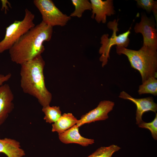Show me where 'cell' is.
<instances>
[{
  "label": "cell",
  "instance_id": "6da1fadb",
  "mask_svg": "<svg viewBox=\"0 0 157 157\" xmlns=\"http://www.w3.org/2000/svg\"><path fill=\"white\" fill-rule=\"evenodd\" d=\"M53 27L42 21L22 35L9 50L12 62L21 65L41 55L45 48L44 42L49 41Z\"/></svg>",
  "mask_w": 157,
  "mask_h": 157
},
{
  "label": "cell",
  "instance_id": "5b68a950",
  "mask_svg": "<svg viewBox=\"0 0 157 157\" xmlns=\"http://www.w3.org/2000/svg\"><path fill=\"white\" fill-rule=\"evenodd\" d=\"M118 19L109 22L108 28L113 30L111 36L108 38V34H104L101 38L100 47L99 53L101 54L99 60L101 62L102 66L104 67L107 63L108 59L110 58L109 53L111 47L114 45L126 48L128 47L130 40L129 36L131 33V28L126 32L117 35V32L119 31L117 28Z\"/></svg>",
  "mask_w": 157,
  "mask_h": 157
},
{
  "label": "cell",
  "instance_id": "9c48e42d",
  "mask_svg": "<svg viewBox=\"0 0 157 157\" xmlns=\"http://www.w3.org/2000/svg\"><path fill=\"white\" fill-rule=\"evenodd\" d=\"M119 97L131 101L135 104L137 107L136 124L138 125L143 121L142 117L144 113L151 111L156 113L157 111V104L154 102L153 98L151 97L140 99L135 98L124 91L120 93Z\"/></svg>",
  "mask_w": 157,
  "mask_h": 157
},
{
  "label": "cell",
  "instance_id": "e0dca14e",
  "mask_svg": "<svg viewBox=\"0 0 157 157\" xmlns=\"http://www.w3.org/2000/svg\"><path fill=\"white\" fill-rule=\"evenodd\" d=\"M71 2L75 6L74 10L69 16L72 17H81L83 13L87 10H92L90 1L88 0H72Z\"/></svg>",
  "mask_w": 157,
  "mask_h": 157
},
{
  "label": "cell",
  "instance_id": "7c38bea8",
  "mask_svg": "<svg viewBox=\"0 0 157 157\" xmlns=\"http://www.w3.org/2000/svg\"><path fill=\"white\" fill-rule=\"evenodd\" d=\"M78 127L76 124L58 135L60 140L65 144L75 143L83 147H87L94 142V139L82 136L80 134Z\"/></svg>",
  "mask_w": 157,
  "mask_h": 157
},
{
  "label": "cell",
  "instance_id": "52a82bcc",
  "mask_svg": "<svg viewBox=\"0 0 157 157\" xmlns=\"http://www.w3.org/2000/svg\"><path fill=\"white\" fill-rule=\"evenodd\" d=\"M155 26L154 21L143 14L140 22L136 24L134 30L136 33H140L142 35L143 46L157 49V34Z\"/></svg>",
  "mask_w": 157,
  "mask_h": 157
},
{
  "label": "cell",
  "instance_id": "30bf717a",
  "mask_svg": "<svg viewBox=\"0 0 157 157\" xmlns=\"http://www.w3.org/2000/svg\"><path fill=\"white\" fill-rule=\"evenodd\" d=\"M14 96L8 84L0 86V126L8 118L14 108Z\"/></svg>",
  "mask_w": 157,
  "mask_h": 157
},
{
  "label": "cell",
  "instance_id": "9a60e30c",
  "mask_svg": "<svg viewBox=\"0 0 157 157\" xmlns=\"http://www.w3.org/2000/svg\"><path fill=\"white\" fill-rule=\"evenodd\" d=\"M157 78L151 77L142 82L139 86L138 92L139 95L151 94L154 96L157 95Z\"/></svg>",
  "mask_w": 157,
  "mask_h": 157
},
{
  "label": "cell",
  "instance_id": "4fadbf2b",
  "mask_svg": "<svg viewBox=\"0 0 157 157\" xmlns=\"http://www.w3.org/2000/svg\"><path fill=\"white\" fill-rule=\"evenodd\" d=\"M0 153L5 154L8 157H22L25 155L19 142L8 138H0Z\"/></svg>",
  "mask_w": 157,
  "mask_h": 157
},
{
  "label": "cell",
  "instance_id": "2e32d148",
  "mask_svg": "<svg viewBox=\"0 0 157 157\" xmlns=\"http://www.w3.org/2000/svg\"><path fill=\"white\" fill-rule=\"evenodd\" d=\"M42 110L45 115L44 119L49 124L54 123L62 115L60 108L58 106L47 105L43 107Z\"/></svg>",
  "mask_w": 157,
  "mask_h": 157
},
{
  "label": "cell",
  "instance_id": "5bb4252c",
  "mask_svg": "<svg viewBox=\"0 0 157 157\" xmlns=\"http://www.w3.org/2000/svg\"><path fill=\"white\" fill-rule=\"evenodd\" d=\"M78 120L72 113H64L52 124L51 131L60 134L76 125Z\"/></svg>",
  "mask_w": 157,
  "mask_h": 157
},
{
  "label": "cell",
  "instance_id": "7402d4cb",
  "mask_svg": "<svg viewBox=\"0 0 157 157\" xmlns=\"http://www.w3.org/2000/svg\"><path fill=\"white\" fill-rule=\"evenodd\" d=\"M2 3V7L1 10L5 9V14L7 13V10H8V7L7 6V4L9 3L7 0H2L1 1Z\"/></svg>",
  "mask_w": 157,
  "mask_h": 157
},
{
  "label": "cell",
  "instance_id": "ac0fdd59",
  "mask_svg": "<svg viewBox=\"0 0 157 157\" xmlns=\"http://www.w3.org/2000/svg\"><path fill=\"white\" fill-rule=\"evenodd\" d=\"M120 149V147L115 144L101 147L87 157H112L115 152Z\"/></svg>",
  "mask_w": 157,
  "mask_h": 157
},
{
  "label": "cell",
  "instance_id": "44dd1931",
  "mask_svg": "<svg viewBox=\"0 0 157 157\" xmlns=\"http://www.w3.org/2000/svg\"><path fill=\"white\" fill-rule=\"evenodd\" d=\"M11 76V74L10 73L6 75L0 74V86L3 84L4 83L8 81Z\"/></svg>",
  "mask_w": 157,
  "mask_h": 157
},
{
  "label": "cell",
  "instance_id": "ba28073f",
  "mask_svg": "<svg viewBox=\"0 0 157 157\" xmlns=\"http://www.w3.org/2000/svg\"><path fill=\"white\" fill-rule=\"evenodd\" d=\"M114 105L112 101H101L96 108L82 115L76 124L79 127L85 124L105 120L108 118V114L113 110Z\"/></svg>",
  "mask_w": 157,
  "mask_h": 157
},
{
  "label": "cell",
  "instance_id": "8992f818",
  "mask_svg": "<svg viewBox=\"0 0 157 157\" xmlns=\"http://www.w3.org/2000/svg\"><path fill=\"white\" fill-rule=\"evenodd\" d=\"M33 3L42 15V21L48 25L63 26L71 19L59 10L51 0H34Z\"/></svg>",
  "mask_w": 157,
  "mask_h": 157
},
{
  "label": "cell",
  "instance_id": "277c9868",
  "mask_svg": "<svg viewBox=\"0 0 157 157\" xmlns=\"http://www.w3.org/2000/svg\"><path fill=\"white\" fill-rule=\"evenodd\" d=\"M25 13L22 20H15L6 28L4 38L0 42V54L9 50L22 35L35 26L34 15L27 8Z\"/></svg>",
  "mask_w": 157,
  "mask_h": 157
},
{
  "label": "cell",
  "instance_id": "ffe728a7",
  "mask_svg": "<svg viewBox=\"0 0 157 157\" xmlns=\"http://www.w3.org/2000/svg\"><path fill=\"white\" fill-rule=\"evenodd\" d=\"M139 127L145 128L149 130L153 139H157V114L156 113L154 120L151 122L147 123L143 121L138 125Z\"/></svg>",
  "mask_w": 157,
  "mask_h": 157
},
{
  "label": "cell",
  "instance_id": "7a4b0ae2",
  "mask_svg": "<svg viewBox=\"0 0 157 157\" xmlns=\"http://www.w3.org/2000/svg\"><path fill=\"white\" fill-rule=\"evenodd\" d=\"M45 62L41 55L21 65L20 86L24 93L35 97L44 107L50 105L52 95L47 88L44 69Z\"/></svg>",
  "mask_w": 157,
  "mask_h": 157
},
{
  "label": "cell",
  "instance_id": "8fae6325",
  "mask_svg": "<svg viewBox=\"0 0 157 157\" xmlns=\"http://www.w3.org/2000/svg\"><path fill=\"white\" fill-rule=\"evenodd\" d=\"M90 1L92 6L91 17H94L98 23H106V16L115 14L112 0H90Z\"/></svg>",
  "mask_w": 157,
  "mask_h": 157
},
{
  "label": "cell",
  "instance_id": "3957f363",
  "mask_svg": "<svg viewBox=\"0 0 157 157\" xmlns=\"http://www.w3.org/2000/svg\"><path fill=\"white\" fill-rule=\"evenodd\" d=\"M116 52L127 57L131 67L141 74L142 82L151 77L157 78V49L143 46L138 50L116 46Z\"/></svg>",
  "mask_w": 157,
  "mask_h": 157
},
{
  "label": "cell",
  "instance_id": "d6986e66",
  "mask_svg": "<svg viewBox=\"0 0 157 157\" xmlns=\"http://www.w3.org/2000/svg\"><path fill=\"white\" fill-rule=\"evenodd\" d=\"M138 5L148 12L152 11L157 18V2L153 0H136Z\"/></svg>",
  "mask_w": 157,
  "mask_h": 157
}]
</instances>
